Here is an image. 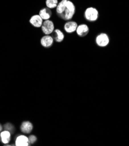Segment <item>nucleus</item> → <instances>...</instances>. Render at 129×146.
Masks as SVG:
<instances>
[{"instance_id":"nucleus-1","label":"nucleus","mask_w":129,"mask_h":146,"mask_svg":"<svg viewBox=\"0 0 129 146\" xmlns=\"http://www.w3.org/2000/svg\"><path fill=\"white\" fill-rule=\"evenodd\" d=\"M56 12L62 19L70 21L75 14L76 7L70 0H61L56 8Z\"/></svg>"},{"instance_id":"nucleus-2","label":"nucleus","mask_w":129,"mask_h":146,"mask_svg":"<svg viewBox=\"0 0 129 146\" xmlns=\"http://www.w3.org/2000/svg\"><path fill=\"white\" fill-rule=\"evenodd\" d=\"M84 16L86 21L90 22H95L98 19L99 12L97 8L90 7L86 8L84 11Z\"/></svg>"},{"instance_id":"nucleus-3","label":"nucleus","mask_w":129,"mask_h":146,"mask_svg":"<svg viewBox=\"0 0 129 146\" xmlns=\"http://www.w3.org/2000/svg\"><path fill=\"white\" fill-rule=\"evenodd\" d=\"M109 42V37L105 33H99L95 37V43L99 47H106L108 46Z\"/></svg>"},{"instance_id":"nucleus-4","label":"nucleus","mask_w":129,"mask_h":146,"mask_svg":"<svg viewBox=\"0 0 129 146\" xmlns=\"http://www.w3.org/2000/svg\"><path fill=\"white\" fill-rule=\"evenodd\" d=\"M41 27L42 33L45 35H51L55 30L54 23L50 19L44 21Z\"/></svg>"},{"instance_id":"nucleus-5","label":"nucleus","mask_w":129,"mask_h":146,"mask_svg":"<svg viewBox=\"0 0 129 146\" xmlns=\"http://www.w3.org/2000/svg\"><path fill=\"white\" fill-rule=\"evenodd\" d=\"M78 24L76 22L73 21H67L64 26L65 31L69 34H71L76 32Z\"/></svg>"},{"instance_id":"nucleus-6","label":"nucleus","mask_w":129,"mask_h":146,"mask_svg":"<svg viewBox=\"0 0 129 146\" xmlns=\"http://www.w3.org/2000/svg\"><path fill=\"white\" fill-rule=\"evenodd\" d=\"M54 42L53 37L50 35H44L40 39V44L44 48H50L52 46Z\"/></svg>"},{"instance_id":"nucleus-7","label":"nucleus","mask_w":129,"mask_h":146,"mask_svg":"<svg viewBox=\"0 0 129 146\" xmlns=\"http://www.w3.org/2000/svg\"><path fill=\"white\" fill-rule=\"evenodd\" d=\"M89 31L90 29L88 25L82 23L78 25L76 32L78 36L80 37H84L89 34Z\"/></svg>"},{"instance_id":"nucleus-8","label":"nucleus","mask_w":129,"mask_h":146,"mask_svg":"<svg viewBox=\"0 0 129 146\" xmlns=\"http://www.w3.org/2000/svg\"><path fill=\"white\" fill-rule=\"evenodd\" d=\"M20 129L21 132L24 134H30L33 129V125L28 121H23L21 125Z\"/></svg>"},{"instance_id":"nucleus-9","label":"nucleus","mask_w":129,"mask_h":146,"mask_svg":"<svg viewBox=\"0 0 129 146\" xmlns=\"http://www.w3.org/2000/svg\"><path fill=\"white\" fill-rule=\"evenodd\" d=\"M15 143L17 146H28L30 145L28 137L24 135L18 136L15 139Z\"/></svg>"},{"instance_id":"nucleus-10","label":"nucleus","mask_w":129,"mask_h":146,"mask_svg":"<svg viewBox=\"0 0 129 146\" xmlns=\"http://www.w3.org/2000/svg\"><path fill=\"white\" fill-rule=\"evenodd\" d=\"M44 20H43L39 15H34L29 19V22L34 27H41Z\"/></svg>"},{"instance_id":"nucleus-11","label":"nucleus","mask_w":129,"mask_h":146,"mask_svg":"<svg viewBox=\"0 0 129 146\" xmlns=\"http://www.w3.org/2000/svg\"><path fill=\"white\" fill-rule=\"evenodd\" d=\"M38 15L44 21L49 20L52 17V11L51 9L45 7L40 10Z\"/></svg>"},{"instance_id":"nucleus-12","label":"nucleus","mask_w":129,"mask_h":146,"mask_svg":"<svg viewBox=\"0 0 129 146\" xmlns=\"http://www.w3.org/2000/svg\"><path fill=\"white\" fill-rule=\"evenodd\" d=\"M52 35V37H53L54 41L56 42H61L64 41L65 38L64 33L62 31H61L60 29H55Z\"/></svg>"},{"instance_id":"nucleus-13","label":"nucleus","mask_w":129,"mask_h":146,"mask_svg":"<svg viewBox=\"0 0 129 146\" xmlns=\"http://www.w3.org/2000/svg\"><path fill=\"white\" fill-rule=\"evenodd\" d=\"M11 139V133L9 131L5 130L4 131H2L0 133V140L4 144H8Z\"/></svg>"},{"instance_id":"nucleus-14","label":"nucleus","mask_w":129,"mask_h":146,"mask_svg":"<svg viewBox=\"0 0 129 146\" xmlns=\"http://www.w3.org/2000/svg\"><path fill=\"white\" fill-rule=\"evenodd\" d=\"M58 3V0H46V7L51 9L56 8Z\"/></svg>"},{"instance_id":"nucleus-15","label":"nucleus","mask_w":129,"mask_h":146,"mask_svg":"<svg viewBox=\"0 0 129 146\" xmlns=\"http://www.w3.org/2000/svg\"><path fill=\"white\" fill-rule=\"evenodd\" d=\"M4 127L5 128V130H7L9 131V132H10L11 133H13L14 132H15V126H14L11 123H7L6 124L4 125Z\"/></svg>"},{"instance_id":"nucleus-16","label":"nucleus","mask_w":129,"mask_h":146,"mask_svg":"<svg viewBox=\"0 0 129 146\" xmlns=\"http://www.w3.org/2000/svg\"><path fill=\"white\" fill-rule=\"evenodd\" d=\"M28 137V140H29V143L30 144H34L37 140V137H36V136L34 135H31L29 136Z\"/></svg>"},{"instance_id":"nucleus-17","label":"nucleus","mask_w":129,"mask_h":146,"mask_svg":"<svg viewBox=\"0 0 129 146\" xmlns=\"http://www.w3.org/2000/svg\"><path fill=\"white\" fill-rule=\"evenodd\" d=\"M3 129V126L1 125V123H0V133H1V132H2Z\"/></svg>"}]
</instances>
